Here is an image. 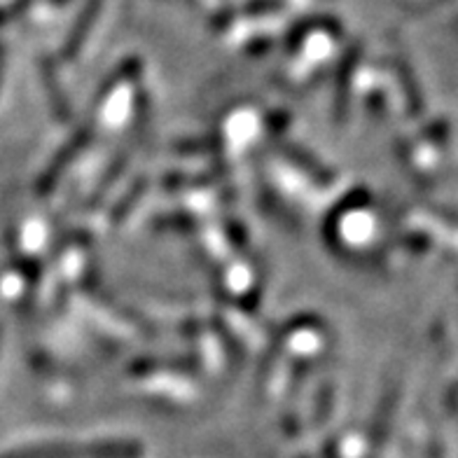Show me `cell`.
<instances>
[{
	"mask_svg": "<svg viewBox=\"0 0 458 458\" xmlns=\"http://www.w3.org/2000/svg\"><path fill=\"white\" fill-rule=\"evenodd\" d=\"M197 217L190 216V213H171V216H162L155 217L150 223L152 229H157V232H166V229H197Z\"/></svg>",
	"mask_w": 458,
	"mask_h": 458,
	"instance_id": "obj_11",
	"label": "cell"
},
{
	"mask_svg": "<svg viewBox=\"0 0 458 458\" xmlns=\"http://www.w3.org/2000/svg\"><path fill=\"white\" fill-rule=\"evenodd\" d=\"M285 7V0H250V3H246V5L236 7V10H232V7H227V10H223V13H217L216 17L211 19V29L213 30H225L227 29L234 19L239 17H259V14H272V13H278V10H284Z\"/></svg>",
	"mask_w": 458,
	"mask_h": 458,
	"instance_id": "obj_6",
	"label": "cell"
},
{
	"mask_svg": "<svg viewBox=\"0 0 458 458\" xmlns=\"http://www.w3.org/2000/svg\"><path fill=\"white\" fill-rule=\"evenodd\" d=\"M0 337H3V330H0Z\"/></svg>",
	"mask_w": 458,
	"mask_h": 458,
	"instance_id": "obj_20",
	"label": "cell"
},
{
	"mask_svg": "<svg viewBox=\"0 0 458 458\" xmlns=\"http://www.w3.org/2000/svg\"><path fill=\"white\" fill-rule=\"evenodd\" d=\"M281 148L285 150V155H288L290 162H295L300 169L307 171V174L311 175L316 182H320V185H330L332 171L326 169V166H323L320 162H316V159L311 157L307 150H301V148H297V145H290V143H284Z\"/></svg>",
	"mask_w": 458,
	"mask_h": 458,
	"instance_id": "obj_8",
	"label": "cell"
},
{
	"mask_svg": "<svg viewBox=\"0 0 458 458\" xmlns=\"http://www.w3.org/2000/svg\"><path fill=\"white\" fill-rule=\"evenodd\" d=\"M33 3H36V0H13L7 7H0V26L17 19L21 13H26ZM52 3H66V0H52Z\"/></svg>",
	"mask_w": 458,
	"mask_h": 458,
	"instance_id": "obj_15",
	"label": "cell"
},
{
	"mask_svg": "<svg viewBox=\"0 0 458 458\" xmlns=\"http://www.w3.org/2000/svg\"><path fill=\"white\" fill-rule=\"evenodd\" d=\"M89 140H91V129L82 127L66 145H64V148H61L59 152H56L55 159L49 162L47 169H45L43 174H40V178H38L36 197H49V194L55 192V187L56 182H59L61 174H64V171L75 162V157H78L80 152L85 150L87 145H89Z\"/></svg>",
	"mask_w": 458,
	"mask_h": 458,
	"instance_id": "obj_1",
	"label": "cell"
},
{
	"mask_svg": "<svg viewBox=\"0 0 458 458\" xmlns=\"http://www.w3.org/2000/svg\"><path fill=\"white\" fill-rule=\"evenodd\" d=\"M140 59H136V56H131V59H127V61H122L120 64V68H117V71L113 72V75H108V80H106V85L101 87V91H98L97 97H94V101H98L101 103L103 98L108 97V91L113 89V87H117L120 85V82H124V80H133L136 78V75H139L140 72Z\"/></svg>",
	"mask_w": 458,
	"mask_h": 458,
	"instance_id": "obj_10",
	"label": "cell"
},
{
	"mask_svg": "<svg viewBox=\"0 0 458 458\" xmlns=\"http://www.w3.org/2000/svg\"><path fill=\"white\" fill-rule=\"evenodd\" d=\"M103 0H85V7L80 10V14L72 21V29L68 30L64 47H61V56L64 61H75L85 47L87 38H89L91 29L97 24L98 14H101Z\"/></svg>",
	"mask_w": 458,
	"mask_h": 458,
	"instance_id": "obj_2",
	"label": "cell"
},
{
	"mask_svg": "<svg viewBox=\"0 0 458 458\" xmlns=\"http://www.w3.org/2000/svg\"><path fill=\"white\" fill-rule=\"evenodd\" d=\"M145 187H148V178H145V175H140V178H136V181H133V185L129 187L127 192H124V197H122V199L113 206V211H110V223L122 225L124 220H127L129 213L133 211V206L139 204L140 197H143Z\"/></svg>",
	"mask_w": 458,
	"mask_h": 458,
	"instance_id": "obj_9",
	"label": "cell"
},
{
	"mask_svg": "<svg viewBox=\"0 0 458 458\" xmlns=\"http://www.w3.org/2000/svg\"><path fill=\"white\" fill-rule=\"evenodd\" d=\"M318 29H330L332 33H342V24H339L337 19L326 17V14L301 19V21H297V24L288 30V36H285V49H288V52H295L301 45V40H304L311 30Z\"/></svg>",
	"mask_w": 458,
	"mask_h": 458,
	"instance_id": "obj_7",
	"label": "cell"
},
{
	"mask_svg": "<svg viewBox=\"0 0 458 458\" xmlns=\"http://www.w3.org/2000/svg\"><path fill=\"white\" fill-rule=\"evenodd\" d=\"M227 229H232L229 234H232V239H234V246H236V248H242L243 243H246V246H248V234L242 229V225L227 223Z\"/></svg>",
	"mask_w": 458,
	"mask_h": 458,
	"instance_id": "obj_16",
	"label": "cell"
},
{
	"mask_svg": "<svg viewBox=\"0 0 458 458\" xmlns=\"http://www.w3.org/2000/svg\"><path fill=\"white\" fill-rule=\"evenodd\" d=\"M332 400H335V391H332V384L320 386L318 395H316V410H314V423H316V426L326 423L327 414H330V410H332Z\"/></svg>",
	"mask_w": 458,
	"mask_h": 458,
	"instance_id": "obj_14",
	"label": "cell"
},
{
	"mask_svg": "<svg viewBox=\"0 0 458 458\" xmlns=\"http://www.w3.org/2000/svg\"><path fill=\"white\" fill-rule=\"evenodd\" d=\"M217 174H220V171H211V174H199V178H194V175H185V178H175V175H169V178L164 181V185L169 187V190L211 185V182L217 181Z\"/></svg>",
	"mask_w": 458,
	"mask_h": 458,
	"instance_id": "obj_13",
	"label": "cell"
},
{
	"mask_svg": "<svg viewBox=\"0 0 458 458\" xmlns=\"http://www.w3.org/2000/svg\"><path fill=\"white\" fill-rule=\"evenodd\" d=\"M40 75H43V85H45V91H47L52 114L56 117V122L66 124V122L72 120V110L66 94H64V89H61L59 85V72H56L55 61L49 59V56H45L43 64H40Z\"/></svg>",
	"mask_w": 458,
	"mask_h": 458,
	"instance_id": "obj_5",
	"label": "cell"
},
{
	"mask_svg": "<svg viewBox=\"0 0 458 458\" xmlns=\"http://www.w3.org/2000/svg\"><path fill=\"white\" fill-rule=\"evenodd\" d=\"M362 47L360 43H353L346 52H344L342 61H339L337 68V91H335V108H332V117H335V124L344 122L346 117V106H349V91H351V78L358 68V61H360Z\"/></svg>",
	"mask_w": 458,
	"mask_h": 458,
	"instance_id": "obj_4",
	"label": "cell"
},
{
	"mask_svg": "<svg viewBox=\"0 0 458 458\" xmlns=\"http://www.w3.org/2000/svg\"><path fill=\"white\" fill-rule=\"evenodd\" d=\"M3 61H5V47L0 43V72H3Z\"/></svg>",
	"mask_w": 458,
	"mask_h": 458,
	"instance_id": "obj_18",
	"label": "cell"
},
{
	"mask_svg": "<svg viewBox=\"0 0 458 458\" xmlns=\"http://www.w3.org/2000/svg\"><path fill=\"white\" fill-rule=\"evenodd\" d=\"M0 458H97V442H87V445H71V442L29 445L0 454Z\"/></svg>",
	"mask_w": 458,
	"mask_h": 458,
	"instance_id": "obj_3",
	"label": "cell"
},
{
	"mask_svg": "<svg viewBox=\"0 0 458 458\" xmlns=\"http://www.w3.org/2000/svg\"><path fill=\"white\" fill-rule=\"evenodd\" d=\"M220 145H223V139H220V136H211V139L206 136V139L201 140H178V143L174 145V150L182 152V155H187V152H211L217 150Z\"/></svg>",
	"mask_w": 458,
	"mask_h": 458,
	"instance_id": "obj_12",
	"label": "cell"
},
{
	"mask_svg": "<svg viewBox=\"0 0 458 458\" xmlns=\"http://www.w3.org/2000/svg\"><path fill=\"white\" fill-rule=\"evenodd\" d=\"M269 47H272V40L269 38H259V40H255L253 47L246 49L248 56H258V55H265V52H269Z\"/></svg>",
	"mask_w": 458,
	"mask_h": 458,
	"instance_id": "obj_17",
	"label": "cell"
},
{
	"mask_svg": "<svg viewBox=\"0 0 458 458\" xmlns=\"http://www.w3.org/2000/svg\"><path fill=\"white\" fill-rule=\"evenodd\" d=\"M182 3H192V0H182Z\"/></svg>",
	"mask_w": 458,
	"mask_h": 458,
	"instance_id": "obj_19",
	"label": "cell"
}]
</instances>
